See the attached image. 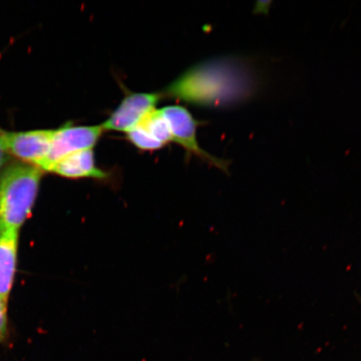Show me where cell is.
I'll return each mask as SVG.
<instances>
[{"label": "cell", "mask_w": 361, "mask_h": 361, "mask_svg": "<svg viewBox=\"0 0 361 361\" xmlns=\"http://www.w3.org/2000/svg\"><path fill=\"white\" fill-rule=\"evenodd\" d=\"M54 130L4 132V144L8 154L24 164L42 169L51 150Z\"/></svg>", "instance_id": "obj_5"}, {"label": "cell", "mask_w": 361, "mask_h": 361, "mask_svg": "<svg viewBox=\"0 0 361 361\" xmlns=\"http://www.w3.org/2000/svg\"><path fill=\"white\" fill-rule=\"evenodd\" d=\"M7 303L0 298V344L7 336Z\"/></svg>", "instance_id": "obj_11"}, {"label": "cell", "mask_w": 361, "mask_h": 361, "mask_svg": "<svg viewBox=\"0 0 361 361\" xmlns=\"http://www.w3.org/2000/svg\"><path fill=\"white\" fill-rule=\"evenodd\" d=\"M169 121L173 142L182 146L189 155L195 156L225 173L228 171L229 161L209 154L202 150L197 139V123L186 108L179 106H166L161 110Z\"/></svg>", "instance_id": "obj_4"}, {"label": "cell", "mask_w": 361, "mask_h": 361, "mask_svg": "<svg viewBox=\"0 0 361 361\" xmlns=\"http://www.w3.org/2000/svg\"><path fill=\"white\" fill-rule=\"evenodd\" d=\"M18 239V230L0 233V298L6 303L15 278Z\"/></svg>", "instance_id": "obj_8"}, {"label": "cell", "mask_w": 361, "mask_h": 361, "mask_svg": "<svg viewBox=\"0 0 361 361\" xmlns=\"http://www.w3.org/2000/svg\"><path fill=\"white\" fill-rule=\"evenodd\" d=\"M51 173L71 179L93 178L106 180L110 177L107 171L97 166L92 149L75 152L63 158L53 166Z\"/></svg>", "instance_id": "obj_7"}, {"label": "cell", "mask_w": 361, "mask_h": 361, "mask_svg": "<svg viewBox=\"0 0 361 361\" xmlns=\"http://www.w3.org/2000/svg\"><path fill=\"white\" fill-rule=\"evenodd\" d=\"M4 130L0 129V169L6 162L7 152L4 144Z\"/></svg>", "instance_id": "obj_12"}, {"label": "cell", "mask_w": 361, "mask_h": 361, "mask_svg": "<svg viewBox=\"0 0 361 361\" xmlns=\"http://www.w3.org/2000/svg\"><path fill=\"white\" fill-rule=\"evenodd\" d=\"M105 132L101 126H74L70 123L54 130L51 150L42 166L51 173L53 166L75 152L92 149Z\"/></svg>", "instance_id": "obj_3"}, {"label": "cell", "mask_w": 361, "mask_h": 361, "mask_svg": "<svg viewBox=\"0 0 361 361\" xmlns=\"http://www.w3.org/2000/svg\"><path fill=\"white\" fill-rule=\"evenodd\" d=\"M161 93L129 92L102 126L104 130L128 133L155 110Z\"/></svg>", "instance_id": "obj_6"}, {"label": "cell", "mask_w": 361, "mask_h": 361, "mask_svg": "<svg viewBox=\"0 0 361 361\" xmlns=\"http://www.w3.org/2000/svg\"><path fill=\"white\" fill-rule=\"evenodd\" d=\"M259 88L254 61L242 56H227L191 67L161 94L192 105L221 107L246 101Z\"/></svg>", "instance_id": "obj_1"}, {"label": "cell", "mask_w": 361, "mask_h": 361, "mask_svg": "<svg viewBox=\"0 0 361 361\" xmlns=\"http://www.w3.org/2000/svg\"><path fill=\"white\" fill-rule=\"evenodd\" d=\"M138 125L164 146L166 143L173 142V135H171L169 121H166L161 110L155 109L149 113Z\"/></svg>", "instance_id": "obj_9"}, {"label": "cell", "mask_w": 361, "mask_h": 361, "mask_svg": "<svg viewBox=\"0 0 361 361\" xmlns=\"http://www.w3.org/2000/svg\"><path fill=\"white\" fill-rule=\"evenodd\" d=\"M44 171L24 162H13L0 175V233L19 231L37 197Z\"/></svg>", "instance_id": "obj_2"}, {"label": "cell", "mask_w": 361, "mask_h": 361, "mask_svg": "<svg viewBox=\"0 0 361 361\" xmlns=\"http://www.w3.org/2000/svg\"><path fill=\"white\" fill-rule=\"evenodd\" d=\"M126 137L128 141L140 150L155 151L164 147V144L158 142L140 125L126 133Z\"/></svg>", "instance_id": "obj_10"}]
</instances>
